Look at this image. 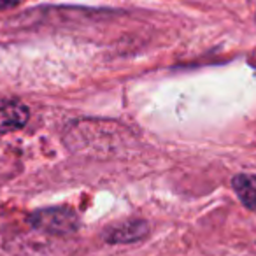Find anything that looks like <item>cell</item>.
I'll list each match as a JSON object with an SVG mask.
<instances>
[{"label":"cell","mask_w":256,"mask_h":256,"mask_svg":"<svg viewBox=\"0 0 256 256\" xmlns=\"http://www.w3.org/2000/svg\"><path fill=\"white\" fill-rule=\"evenodd\" d=\"M32 223L37 228H42L46 232H53V234H65V232H72L78 224V218H76L74 210L68 209H44L39 210L32 216Z\"/></svg>","instance_id":"1"},{"label":"cell","mask_w":256,"mask_h":256,"mask_svg":"<svg viewBox=\"0 0 256 256\" xmlns=\"http://www.w3.org/2000/svg\"><path fill=\"white\" fill-rule=\"evenodd\" d=\"M28 120V110L22 104H4L0 106V134L18 130Z\"/></svg>","instance_id":"2"},{"label":"cell","mask_w":256,"mask_h":256,"mask_svg":"<svg viewBox=\"0 0 256 256\" xmlns=\"http://www.w3.org/2000/svg\"><path fill=\"white\" fill-rule=\"evenodd\" d=\"M234 190L246 207L256 210V176L240 174L234 179Z\"/></svg>","instance_id":"3"},{"label":"cell","mask_w":256,"mask_h":256,"mask_svg":"<svg viewBox=\"0 0 256 256\" xmlns=\"http://www.w3.org/2000/svg\"><path fill=\"white\" fill-rule=\"evenodd\" d=\"M146 234V224L144 223H128V228H118V230L112 232L110 235V240L112 242H128V240H136V238H140Z\"/></svg>","instance_id":"4"},{"label":"cell","mask_w":256,"mask_h":256,"mask_svg":"<svg viewBox=\"0 0 256 256\" xmlns=\"http://www.w3.org/2000/svg\"><path fill=\"white\" fill-rule=\"evenodd\" d=\"M20 0H0V9H9L12 8V6L18 4Z\"/></svg>","instance_id":"5"}]
</instances>
